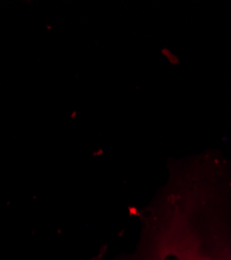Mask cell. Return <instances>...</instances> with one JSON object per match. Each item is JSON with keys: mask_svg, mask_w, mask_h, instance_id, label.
Masks as SVG:
<instances>
[{"mask_svg": "<svg viewBox=\"0 0 231 260\" xmlns=\"http://www.w3.org/2000/svg\"><path fill=\"white\" fill-rule=\"evenodd\" d=\"M135 260H231V213L208 206L167 212L146 230Z\"/></svg>", "mask_w": 231, "mask_h": 260, "instance_id": "cell-1", "label": "cell"}]
</instances>
